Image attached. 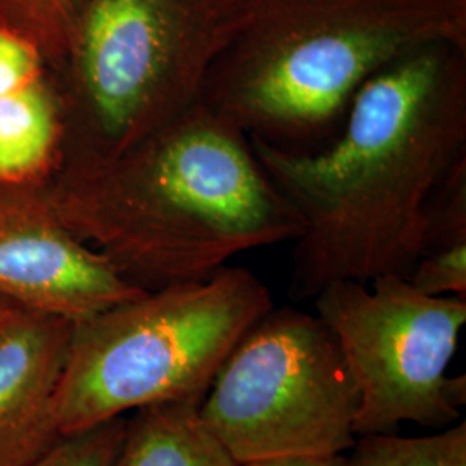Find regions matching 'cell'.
I'll return each mask as SVG.
<instances>
[{
  "instance_id": "6da1fadb",
  "label": "cell",
  "mask_w": 466,
  "mask_h": 466,
  "mask_svg": "<svg viewBox=\"0 0 466 466\" xmlns=\"http://www.w3.org/2000/svg\"><path fill=\"white\" fill-rule=\"evenodd\" d=\"M249 144L300 219L292 299L342 280H408L425 252L435 196L466 159V47L433 44L377 73L319 149Z\"/></svg>"
},
{
  "instance_id": "7a4b0ae2",
  "label": "cell",
  "mask_w": 466,
  "mask_h": 466,
  "mask_svg": "<svg viewBox=\"0 0 466 466\" xmlns=\"http://www.w3.org/2000/svg\"><path fill=\"white\" fill-rule=\"evenodd\" d=\"M65 213L71 232L144 290L206 280L302 228L249 138L202 102L128 149L82 159Z\"/></svg>"
},
{
  "instance_id": "3957f363",
  "label": "cell",
  "mask_w": 466,
  "mask_h": 466,
  "mask_svg": "<svg viewBox=\"0 0 466 466\" xmlns=\"http://www.w3.org/2000/svg\"><path fill=\"white\" fill-rule=\"evenodd\" d=\"M433 44L466 47V0H249L200 102L248 138L319 149L368 80Z\"/></svg>"
},
{
  "instance_id": "277c9868",
  "label": "cell",
  "mask_w": 466,
  "mask_h": 466,
  "mask_svg": "<svg viewBox=\"0 0 466 466\" xmlns=\"http://www.w3.org/2000/svg\"><path fill=\"white\" fill-rule=\"evenodd\" d=\"M271 308L252 271L225 267L75 323L57 392L61 435L150 404L204 400L235 344Z\"/></svg>"
},
{
  "instance_id": "5b68a950",
  "label": "cell",
  "mask_w": 466,
  "mask_h": 466,
  "mask_svg": "<svg viewBox=\"0 0 466 466\" xmlns=\"http://www.w3.org/2000/svg\"><path fill=\"white\" fill-rule=\"evenodd\" d=\"M249 0H88L71 47L86 154L128 149L199 104Z\"/></svg>"
},
{
  "instance_id": "8992f818",
  "label": "cell",
  "mask_w": 466,
  "mask_h": 466,
  "mask_svg": "<svg viewBox=\"0 0 466 466\" xmlns=\"http://www.w3.org/2000/svg\"><path fill=\"white\" fill-rule=\"evenodd\" d=\"M360 390L317 313L271 308L235 344L200 402L238 465L352 450Z\"/></svg>"
},
{
  "instance_id": "52a82bcc",
  "label": "cell",
  "mask_w": 466,
  "mask_h": 466,
  "mask_svg": "<svg viewBox=\"0 0 466 466\" xmlns=\"http://www.w3.org/2000/svg\"><path fill=\"white\" fill-rule=\"evenodd\" d=\"M315 309L337 337L360 390L354 432L396 433L402 421L444 429L461 417L466 377H448L466 298H433L383 275L318 292Z\"/></svg>"
},
{
  "instance_id": "ba28073f",
  "label": "cell",
  "mask_w": 466,
  "mask_h": 466,
  "mask_svg": "<svg viewBox=\"0 0 466 466\" xmlns=\"http://www.w3.org/2000/svg\"><path fill=\"white\" fill-rule=\"evenodd\" d=\"M144 292L61 218L0 213V299L78 323Z\"/></svg>"
},
{
  "instance_id": "9c48e42d",
  "label": "cell",
  "mask_w": 466,
  "mask_h": 466,
  "mask_svg": "<svg viewBox=\"0 0 466 466\" xmlns=\"http://www.w3.org/2000/svg\"><path fill=\"white\" fill-rule=\"evenodd\" d=\"M75 323L15 308L0 327V466H28L61 439L57 392Z\"/></svg>"
},
{
  "instance_id": "30bf717a",
  "label": "cell",
  "mask_w": 466,
  "mask_h": 466,
  "mask_svg": "<svg viewBox=\"0 0 466 466\" xmlns=\"http://www.w3.org/2000/svg\"><path fill=\"white\" fill-rule=\"evenodd\" d=\"M59 117L44 82L40 49L0 25V184L19 182L47 165Z\"/></svg>"
},
{
  "instance_id": "8fae6325",
  "label": "cell",
  "mask_w": 466,
  "mask_h": 466,
  "mask_svg": "<svg viewBox=\"0 0 466 466\" xmlns=\"http://www.w3.org/2000/svg\"><path fill=\"white\" fill-rule=\"evenodd\" d=\"M202 400H171L135 410L115 466H240L199 415Z\"/></svg>"
},
{
  "instance_id": "7c38bea8",
  "label": "cell",
  "mask_w": 466,
  "mask_h": 466,
  "mask_svg": "<svg viewBox=\"0 0 466 466\" xmlns=\"http://www.w3.org/2000/svg\"><path fill=\"white\" fill-rule=\"evenodd\" d=\"M350 466H466V423L427 437L358 435Z\"/></svg>"
},
{
  "instance_id": "4fadbf2b",
  "label": "cell",
  "mask_w": 466,
  "mask_h": 466,
  "mask_svg": "<svg viewBox=\"0 0 466 466\" xmlns=\"http://www.w3.org/2000/svg\"><path fill=\"white\" fill-rule=\"evenodd\" d=\"M88 0H0V25L16 30L38 49L69 56Z\"/></svg>"
},
{
  "instance_id": "5bb4252c",
  "label": "cell",
  "mask_w": 466,
  "mask_h": 466,
  "mask_svg": "<svg viewBox=\"0 0 466 466\" xmlns=\"http://www.w3.org/2000/svg\"><path fill=\"white\" fill-rule=\"evenodd\" d=\"M125 427L127 420L119 417L84 432L65 435L28 466H115Z\"/></svg>"
},
{
  "instance_id": "9a60e30c",
  "label": "cell",
  "mask_w": 466,
  "mask_h": 466,
  "mask_svg": "<svg viewBox=\"0 0 466 466\" xmlns=\"http://www.w3.org/2000/svg\"><path fill=\"white\" fill-rule=\"evenodd\" d=\"M408 280L427 296L466 298V244L425 252Z\"/></svg>"
},
{
  "instance_id": "2e32d148",
  "label": "cell",
  "mask_w": 466,
  "mask_h": 466,
  "mask_svg": "<svg viewBox=\"0 0 466 466\" xmlns=\"http://www.w3.org/2000/svg\"><path fill=\"white\" fill-rule=\"evenodd\" d=\"M240 466H350V458L344 454L332 456H296V458H273L250 461Z\"/></svg>"
},
{
  "instance_id": "e0dca14e",
  "label": "cell",
  "mask_w": 466,
  "mask_h": 466,
  "mask_svg": "<svg viewBox=\"0 0 466 466\" xmlns=\"http://www.w3.org/2000/svg\"><path fill=\"white\" fill-rule=\"evenodd\" d=\"M15 308H16V306H13V304L0 299V327H2V323L5 321V318L11 315V311H13Z\"/></svg>"
}]
</instances>
